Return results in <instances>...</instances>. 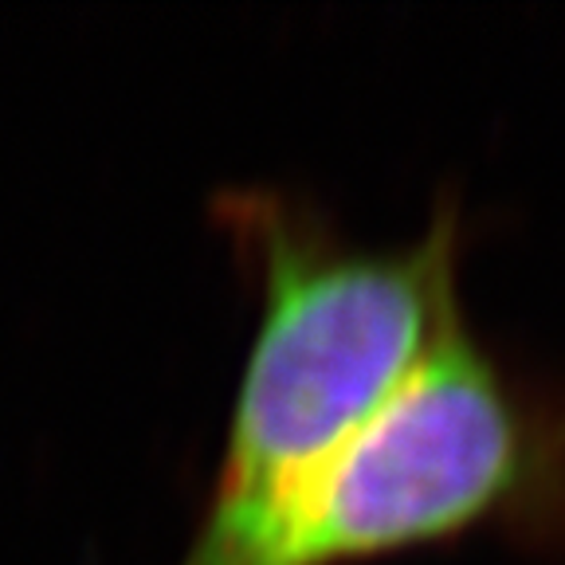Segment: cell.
Segmentation results:
<instances>
[{"mask_svg":"<svg viewBox=\"0 0 565 565\" xmlns=\"http://www.w3.org/2000/svg\"><path fill=\"white\" fill-rule=\"evenodd\" d=\"M212 221L256 282L239 370L196 534H224L307 483L428 365L468 318L459 307L463 209L436 196L416 236L365 244L295 185H224Z\"/></svg>","mask_w":565,"mask_h":565,"instance_id":"6da1fadb","label":"cell"},{"mask_svg":"<svg viewBox=\"0 0 565 565\" xmlns=\"http://www.w3.org/2000/svg\"><path fill=\"white\" fill-rule=\"evenodd\" d=\"M565 557V377L459 330L287 499L181 565H358L456 539Z\"/></svg>","mask_w":565,"mask_h":565,"instance_id":"7a4b0ae2","label":"cell"}]
</instances>
